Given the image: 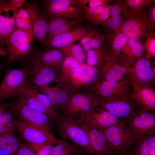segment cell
<instances>
[{"instance_id":"816d5d0a","label":"cell","mask_w":155,"mask_h":155,"mask_svg":"<svg viewBox=\"0 0 155 155\" xmlns=\"http://www.w3.org/2000/svg\"><path fill=\"white\" fill-rule=\"evenodd\" d=\"M153 73L154 77H155V67H152Z\"/></svg>"},{"instance_id":"f6af8a7d","label":"cell","mask_w":155,"mask_h":155,"mask_svg":"<svg viewBox=\"0 0 155 155\" xmlns=\"http://www.w3.org/2000/svg\"><path fill=\"white\" fill-rule=\"evenodd\" d=\"M150 9L146 14L152 23L155 25V5L154 3L151 5Z\"/></svg>"},{"instance_id":"7a4b0ae2","label":"cell","mask_w":155,"mask_h":155,"mask_svg":"<svg viewBox=\"0 0 155 155\" xmlns=\"http://www.w3.org/2000/svg\"><path fill=\"white\" fill-rule=\"evenodd\" d=\"M155 25L142 11L134 13L129 11L118 28L129 39L142 44L153 32Z\"/></svg>"},{"instance_id":"f35d334b","label":"cell","mask_w":155,"mask_h":155,"mask_svg":"<svg viewBox=\"0 0 155 155\" xmlns=\"http://www.w3.org/2000/svg\"><path fill=\"white\" fill-rule=\"evenodd\" d=\"M129 11L137 13L142 11L146 6H150L155 3L154 0H126Z\"/></svg>"},{"instance_id":"6da1fadb","label":"cell","mask_w":155,"mask_h":155,"mask_svg":"<svg viewBox=\"0 0 155 155\" xmlns=\"http://www.w3.org/2000/svg\"><path fill=\"white\" fill-rule=\"evenodd\" d=\"M61 139L72 142L90 155H99L91 147L88 135L78 123L61 113L54 121Z\"/></svg>"},{"instance_id":"74e56055","label":"cell","mask_w":155,"mask_h":155,"mask_svg":"<svg viewBox=\"0 0 155 155\" xmlns=\"http://www.w3.org/2000/svg\"><path fill=\"white\" fill-rule=\"evenodd\" d=\"M15 27L17 29L25 32L34 38L33 23L31 17L29 18L25 19L16 16Z\"/></svg>"},{"instance_id":"83f0119b","label":"cell","mask_w":155,"mask_h":155,"mask_svg":"<svg viewBox=\"0 0 155 155\" xmlns=\"http://www.w3.org/2000/svg\"><path fill=\"white\" fill-rule=\"evenodd\" d=\"M82 20H70L59 18L49 19L48 22L47 34L44 46L53 37L71 29Z\"/></svg>"},{"instance_id":"d590c367","label":"cell","mask_w":155,"mask_h":155,"mask_svg":"<svg viewBox=\"0 0 155 155\" xmlns=\"http://www.w3.org/2000/svg\"><path fill=\"white\" fill-rule=\"evenodd\" d=\"M15 120L13 114L10 111L4 112L1 114L0 115V134L4 135L14 133Z\"/></svg>"},{"instance_id":"9c48e42d","label":"cell","mask_w":155,"mask_h":155,"mask_svg":"<svg viewBox=\"0 0 155 155\" xmlns=\"http://www.w3.org/2000/svg\"><path fill=\"white\" fill-rule=\"evenodd\" d=\"M27 75L25 65L19 69L8 67L0 83V100L18 97Z\"/></svg>"},{"instance_id":"8992f818","label":"cell","mask_w":155,"mask_h":155,"mask_svg":"<svg viewBox=\"0 0 155 155\" xmlns=\"http://www.w3.org/2000/svg\"><path fill=\"white\" fill-rule=\"evenodd\" d=\"M44 13L49 19L83 20V9L77 0H46L44 1Z\"/></svg>"},{"instance_id":"277c9868","label":"cell","mask_w":155,"mask_h":155,"mask_svg":"<svg viewBox=\"0 0 155 155\" xmlns=\"http://www.w3.org/2000/svg\"><path fill=\"white\" fill-rule=\"evenodd\" d=\"M96 106L102 108L116 117L123 120L134 117L141 110L134 102L131 95L106 98L96 96Z\"/></svg>"},{"instance_id":"1f68e13d","label":"cell","mask_w":155,"mask_h":155,"mask_svg":"<svg viewBox=\"0 0 155 155\" xmlns=\"http://www.w3.org/2000/svg\"><path fill=\"white\" fill-rule=\"evenodd\" d=\"M107 51L106 49L103 47L90 49L85 54V63L93 67L100 68L104 63Z\"/></svg>"},{"instance_id":"d6986e66","label":"cell","mask_w":155,"mask_h":155,"mask_svg":"<svg viewBox=\"0 0 155 155\" xmlns=\"http://www.w3.org/2000/svg\"><path fill=\"white\" fill-rule=\"evenodd\" d=\"M58 84L53 86H49L48 84L35 87L60 112L69 97L77 92L63 85Z\"/></svg>"},{"instance_id":"3957f363","label":"cell","mask_w":155,"mask_h":155,"mask_svg":"<svg viewBox=\"0 0 155 155\" xmlns=\"http://www.w3.org/2000/svg\"><path fill=\"white\" fill-rule=\"evenodd\" d=\"M34 40L27 32L15 28L6 43L7 64L13 62L24 63L34 50Z\"/></svg>"},{"instance_id":"d6a6232c","label":"cell","mask_w":155,"mask_h":155,"mask_svg":"<svg viewBox=\"0 0 155 155\" xmlns=\"http://www.w3.org/2000/svg\"><path fill=\"white\" fill-rule=\"evenodd\" d=\"M131 155H149L155 148V135L134 144Z\"/></svg>"},{"instance_id":"8d00e7d4","label":"cell","mask_w":155,"mask_h":155,"mask_svg":"<svg viewBox=\"0 0 155 155\" xmlns=\"http://www.w3.org/2000/svg\"><path fill=\"white\" fill-rule=\"evenodd\" d=\"M26 143L35 155H52L54 146V144L52 142L39 144Z\"/></svg>"},{"instance_id":"4dcf8cb0","label":"cell","mask_w":155,"mask_h":155,"mask_svg":"<svg viewBox=\"0 0 155 155\" xmlns=\"http://www.w3.org/2000/svg\"><path fill=\"white\" fill-rule=\"evenodd\" d=\"M81 64L73 58L65 56L62 63L58 78L57 83L70 76L80 67Z\"/></svg>"},{"instance_id":"836d02e7","label":"cell","mask_w":155,"mask_h":155,"mask_svg":"<svg viewBox=\"0 0 155 155\" xmlns=\"http://www.w3.org/2000/svg\"><path fill=\"white\" fill-rule=\"evenodd\" d=\"M20 144L14 133L5 135L0 137V148L8 155H15Z\"/></svg>"},{"instance_id":"44dd1931","label":"cell","mask_w":155,"mask_h":155,"mask_svg":"<svg viewBox=\"0 0 155 155\" xmlns=\"http://www.w3.org/2000/svg\"><path fill=\"white\" fill-rule=\"evenodd\" d=\"M24 7L29 13L33 20L34 40L44 46L48 32L47 18L45 13L40 11L38 5L36 3H28Z\"/></svg>"},{"instance_id":"e575fe53","label":"cell","mask_w":155,"mask_h":155,"mask_svg":"<svg viewBox=\"0 0 155 155\" xmlns=\"http://www.w3.org/2000/svg\"><path fill=\"white\" fill-rule=\"evenodd\" d=\"M59 49L62 51L65 56L73 58L80 64L85 63V54L81 46L78 43H72Z\"/></svg>"},{"instance_id":"ac0fdd59","label":"cell","mask_w":155,"mask_h":155,"mask_svg":"<svg viewBox=\"0 0 155 155\" xmlns=\"http://www.w3.org/2000/svg\"><path fill=\"white\" fill-rule=\"evenodd\" d=\"M131 97L141 109L155 113V90L150 85L133 83Z\"/></svg>"},{"instance_id":"7dc6e473","label":"cell","mask_w":155,"mask_h":155,"mask_svg":"<svg viewBox=\"0 0 155 155\" xmlns=\"http://www.w3.org/2000/svg\"><path fill=\"white\" fill-rule=\"evenodd\" d=\"M129 148L130 147L120 152L116 155H131L130 149Z\"/></svg>"},{"instance_id":"cb8c5ba5","label":"cell","mask_w":155,"mask_h":155,"mask_svg":"<svg viewBox=\"0 0 155 155\" xmlns=\"http://www.w3.org/2000/svg\"><path fill=\"white\" fill-rule=\"evenodd\" d=\"M100 68L98 81H119L126 76L128 70L108 53L104 63Z\"/></svg>"},{"instance_id":"f1b7e54d","label":"cell","mask_w":155,"mask_h":155,"mask_svg":"<svg viewBox=\"0 0 155 155\" xmlns=\"http://www.w3.org/2000/svg\"><path fill=\"white\" fill-rule=\"evenodd\" d=\"M109 44L110 50L108 53L116 57L122 47L127 43L129 39L118 28L112 33L105 34Z\"/></svg>"},{"instance_id":"ab89813d","label":"cell","mask_w":155,"mask_h":155,"mask_svg":"<svg viewBox=\"0 0 155 155\" xmlns=\"http://www.w3.org/2000/svg\"><path fill=\"white\" fill-rule=\"evenodd\" d=\"M90 41L92 49H99L103 47L106 38L105 35H102L96 31L90 29Z\"/></svg>"},{"instance_id":"5b68a950","label":"cell","mask_w":155,"mask_h":155,"mask_svg":"<svg viewBox=\"0 0 155 155\" xmlns=\"http://www.w3.org/2000/svg\"><path fill=\"white\" fill-rule=\"evenodd\" d=\"M124 121L134 144L155 135V113L141 109L136 115Z\"/></svg>"},{"instance_id":"bcb514c9","label":"cell","mask_w":155,"mask_h":155,"mask_svg":"<svg viewBox=\"0 0 155 155\" xmlns=\"http://www.w3.org/2000/svg\"><path fill=\"white\" fill-rule=\"evenodd\" d=\"M12 105V103L10 102L0 103V115Z\"/></svg>"},{"instance_id":"603a6c76","label":"cell","mask_w":155,"mask_h":155,"mask_svg":"<svg viewBox=\"0 0 155 155\" xmlns=\"http://www.w3.org/2000/svg\"><path fill=\"white\" fill-rule=\"evenodd\" d=\"M143 46L140 42L129 39L115 59L124 67L128 69L139 59L145 57Z\"/></svg>"},{"instance_id":"11a10c76","label":"cell","mask_w":155,"mask_h":155,"mask_svg":"<svg viewBox=\"0 0 155 155\" xmlns=\"http://www.w3.org/2000/svg\"><path fill=\"white\" fill-rule=\"evenodd\" d=\"M86 155H89V154H86Z\"/></svg>"},{"instance_id":"60d3db41","label":"cell","mask_w":155,"mask_h":155,"mask_svg":"<svg viewBox=\"0 0 155 155\" xmlns=\"http://www.w3.org/2000/svg\"><path fill=\"white\" fill-rule=\"evenodd\" d=\"M143 46L145 57L149 59L155 56V35L153 32L148 36Z\"/></svg>"},{"instance_id":"d4e9b609","label":"cell","mask_w":155,"mask_h":155,"mask_svg":"<svg viewBox=\"0 0 155 155\" xmlns=\"http://www.w3.org/2000/svg\"><path fill=\"white\" fill-rule=\"evenodd\" d=\"M78 123L87 133L91 147L99 155H117L110 148L103 131L96 128Z\"/></svg>"},{"instance_id":"9a60e30c","label":"cell","mask_w":155,"mask_h":155,"mask_svg":"<svg viewBox=\"0 0 155 155\" xmlns=\"http://www.w3.org/2000/svg\"><path fill=\"white\" fill-rule=\"evenodd\" d=\"M130 84V81L125 77L115 82L103 80L98 81L88 89L96 96L100 98L128 96L131 94L129 91Z\"/></svg>"},{"instance_id":"e0dca14e","label":"cell","mask_w":155,"mask_h":155,"mask_svg":"<svg viewBox=\"0 0 155 155\" xmlns=\"http://www.w3.org/2000/svg\"><path fill=\"white\" fill-rule=\"evenodd\" d=\"M126 75L131 84L135 83L150 85L155 78L150 62L145 57L137 60L128 69Z\"/></svg>"},{"instance_id":"30bf717a","label":"cell","mask_w":155,"mask_h":155,"mask_svg":"<svg viewBox=\"0 0 155 155\" xmlns=\"http://www.w3.org/2000/svg\"><path fill=\"white\" fill-rule=\"evenodd\" d=\"M124 120L103 131L110 148L116 154L134 144L130 132Z\"/></svg>"},{"instance_id":"52a82bcc","label":"cell","mask_w":155,"mask_h":155,"mask_svg":"<svg viewBox=\"0 0 155 155\" xmlns=\"http://www.w3.org/2000/svg\"><path fill=\"white\" fill-rule=\"evenodd\" d=\"M96 96L89 89L71 95L63 107L61 113L75 120L83 117L96 106Z\"/></svg>"},{"instance_id":"4fadbf2b","label":"cell","mask_w":155,"mask_h":155,"mask_svg":"<svg viewBox=\"0 0 155 155\" xmlns=\"http://www.w3.org/2000/svg\"><path fill=\"white\" fill-rule=\"evenodd\" d=\"M100 107L92 108L78 122L98 129L103 131L109 127L123 121Z\"/></svg>"},{"instance_id":"ba28073f","label":"cell","mask_w":155,"mask_h":155,"mask_svg":"<svg viewBox=\"0 0 155 155\" xmlns=\"http://www.w3.org/2000/svg\"><path fill=\"white\" fill-rule=\"evenodd\" d=\"M11 108L20 119L28 124L44 131L51 132L52 119L47 115L31 108L20 96L17 97Z\"/></svg>"},{"instance_id":"5bb4252c","label":"cell","mask_w":155,"mask_h":155,"mask_svg":"<svg viewBox=\"0 0 155 155\" xmlns=\"http://www.w3.org/2000/svg\"><path fill=\"white\" fill-rule=\"evenodd\" d=\"M13 4L2 0L0 3V46H6L7 40L15 28V19L17 11L24 4Z\"/></svg>"},{"instance_id":"7402d4cb","label":"cell","mask_w":155,"mask_h":155,"mask_svg":"<svg viewBox=\"0 0 155 155\" xmlns=\"http://www.w3.org/2000/svg\"><path fill=\"white\" fill-rule=\"evenodd\" d=\"M88 29L79 23L71 29L52 38L45 45L48 48L59 49L79 42L88 32Z\"/></svg>"},{"instance_id":"2e32d148","label":"cell","mask_w":155,"mask_h":155,"mask_svg":"<svg viewBox=\"0 0 155 155\" xmlns=\"http://www.w3.org/2000/svg\"><path fill=\"white\" fill-rule=\"evenodd\" d=\"M14 123L15 128L27 143L39 144L51 142L56 144L59 141L53 133L31 126L20 119L15 120Z\"/></svg>"},{"instance_id":"b9f144b4","label":"cell","mask_w":155,"mask_h":155,"mask_svg":"<svg viewBox=\"0 0 155 155\" xmlns=\"http://www.w3.org/2000/svg\"><path fill=\"white\" fill-rule=\"evenodd\" d=\"M110 1L109 0H77V3L83 9L94 8L108 3Z\"/></svg>"},{"instance_id":"484cf974","label":"cell","mask_w":155,"mask_h":155,"mask_svg":"<svg viewBox=\"0 0 155 155\" xmlns=\"http://www.w3.org/2000/svg\"><path fill=\"white\" fill-rule=\"evenodd\" d=\"M128 11V6L125 1L116 0L113 4L110 17L101 25L103 29L109 34L119 28Z\"/></svg>"},{"instance_id":"8fae6325","label":"cell","mask_w":155,"mask_h":155,"mask_svg":"<svg viewBox=\"0 0 155 155\" xmlns=\"http://www.w3.org/2000/svg\"><path fill=\"white\" fill-rule=\"evenodd\" d=\"M98 68L85 63L81 64L75 73L64 79L59 84H63L76 92L82 88L90 87L98 81Z\"/></svg>"},{"instance_id":"ee69618b","label":"cell","mask_w":155,"mask_h":155,"mask_svg":"<svg viewBox=\"0 0 155 155\" xmlns=\"http://www.w3.org/2000/svg\"><path fill=\"white\" fill-rule=\"evenodd\" d=\"M15 155H35L26 143L20 144Z\"/></svg>"},{"instance_id":"c3c4849f","label":"cell","mask_w":155,"mask_h":155,"mask_svg":"<svg viewBox=\"0 0 155 155\" xmlns=\"http://www.w3.org/2000/svg\"><path fill=\"white\" fill-rule=\"evenodd\" d=\"M26 1L24 0H10L8 2L11 4H17L21 3H24Z\"/></svg>"},{"instance_id":"ffe728a7","label":"cell","mask_w":155,"mask_h":155,"mask_svg":"<svg viewBox=\"0 0 155 155\" xmlns=\"http://www.w3.org/2000/svg\"><path fill=\"white\" fill-rule=\"evenodd\" d=\"M65 57L63 53L58 48H48L43 51L34 49L26 62L38 63L51 67L59 73Z\"/></svg>"},{"instance_id":"db71d44e","label":"cell","mask_w":155,"mask_h":155,"mask_svg":"<svg viewBox=\"0 0 155 155\" xmlns=\"http://www.w3.org/2000/svg\"><path fill=\"white\" fill-rule=\"evenodd\" d=\"M1 1H2V0H0V3H1Z\"/></svg>"},{"instance_id":"4316f807","label":"cell","mask_w":155,"mask_h":155,"mask_svg":"<svg viewBox=\"0 0 155 155\" xmlns=\"http://www.w3.org/2000/svg\"><path fill=\"white\" fill-rule=\"evenodd\" d=\"M113 4L109 3L94 8L83 9L84 17L93 26L101 25L111 16Z\"/></svg>"},{"instance_id":"f907efd6","label":"cell","mask_w":155,"mask_h":155,"mask_svg":"<svg viewBox=\"0 0 155 155\" xmlns=\"http://www.w3.org/2000/svg\"><path fill=\"white\" fill-rule=\"evenodd\" d=\"M149 155H155V148L153 150Z\"/></svg>"},{"instance_id":"f5cc1de1","label":"cell","mask_w":155,"mask_h":155,"mask_svg":"<svg viewBox=\"0 0 155 155\" xmlns=\"http://www.w3.org/2000/svg\"><path fill=\"white\" fill-rule=\"evenodd\" d=\"M1 68H2L1 66V65H0V71L1 69Z\"/></svg>"},{"instance_id":"7bdbcfd3","label":"cell","mask_w":155,"mask_h":155,"mask_svg":"<svg viewBox=\"0 0 155 155\" xmlns=\"http://www.w3.org/2000/svg\"><path fill=\"white\" fill-rule=\"evenodd\" d=\"M88 29V31L87 34L80 40L78 43L82 48L85 54L89 50L92 49L90 41V29Z\"/></svg>"},{"instance_id":"f546056e","label":"cell","mask_w":155,"mask_h":155,"mask_svg":"<svg viewBox=\"0 0 155 155\" xmlns=\"http://www.w3.org/2000/svg\"><path fill=\"white\" fill-rule=\"evenodd\" d=\"M87 152L75 144L62 139L54 146L52 155H86Z\"/></svg>"},{"instance_id":"681fc988","label":"cell","mask_w":155,"mask_h":155,"mask_svg":"<svg viewBox=\"0 0 155 155\" xmlns=\"http://www.w3.org/2000/svg\"><path fill=\"white\" fill-rule=\"evenodd\" d=\"M1 56H5L7 57V55L3 49L0 46V57Z\"/></svg>"},{"instance_id":"7c38bea8","label":"cell","mask_w":155,"mask_h":155,"mask_svg":"<svg viewBox=\"0 0 155 155\" xmlns=\"http://www.w3.org/2000/svg\"><path fill=\"white\" fill-rule=\"evenodd\" d=\"M27 75L24 84L34 86H41L56 82L59 73L55 69L41 64L26 62Z\"/></svg>"}]
</instances>
